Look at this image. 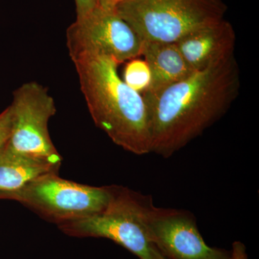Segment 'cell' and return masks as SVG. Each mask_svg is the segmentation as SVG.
<instances>
[{"label": "cell", "instance_id": "1", "mask_svg": "<svg viewBox=\"0 0 259 259\" xmlns=\"http://www.w3.org/2000/svg\"><path fill=\"white\" fill-rule=\"evenodd\" d=\"M239 88V70L233 56L193 71L156 95L144 97L151 153L171 157L226 113Z\"/></svg>", "mask_w": 259, "mask_h": 259}, {"label": "cell", "instance_id": "2", "mask_svg": "<svg viewBox=\"0 0 259 259\" xmlns=\"http://www.w3.org/2000/svg\"><path fill=\"white\" fill-rule=\"evenodd\" d=\"M80 88L94 122L125 151L151 153L149 112L142 94L121 79L118 64L106 56H73Z\"/></svg>", "mask_w": 259, "mask_h": 259}, {"label": "cell", "instance_id": "3", "mask_svg": "<svg viewBox=\"0 0 259 259\" xmlns=\"http://www.w3.org/2000/svg\"><path fill=\"white\" fill-rule=\"evenodd\" d=\"M143 42L175 44L224 19L222 0H125L115 8Z\"/></svg>", "mask_w": 259, "mask_h": 259}, {"label": "cell", "instance_id": "4", "mask_svg": "<svg viewBox=\"0 0 259 259\" xmlns=\"http://www.w3.org/2000/svg\"><path fill=\"white\" fill-rule=\"evenodd\" d=\"M145 198L125 187L112 185L111 197L104 210L59 225V229L70 236L111 240L139 259H166L145 223Z\"/></svg>", "mask_w": 259, "mask_h": 259}, {"label": "cell", "instance_id": "5", "mask_svg": "<svg viewBox=\"0 0 259 259\" xmlns=\"http://www.w3.org/2000/svg\"><path fill=\"white\" fill-rule=\"evenodd\" d=\"M110 197L111 186L81 185L53 172L32 180L5 199L18 201L59 226L102 212Z\"/></svg>", "mask_w": 259, "mask_h": 259}, {"label": "cell", "instance_id": "6", "mask_svg": "<svg viewBox=\"0 0 259 259\" xmlns=\"http://www.w3.org/2000/svg\"><path fill=\"white\" fill-rule=\"evenodd\" d=\"M10 106L11 134L5 148L61 165L62 158L49 135V122L55 115L56 107L47 89L35 81L24 83L13 93Z\"/></svg>", "mask_w": 259, "mask_h": 259}, {"label": "cell", "instance_id": "7", "mask_svg": "<svg viewBox=\"0 0 259 259\" xmlns=\"http://www.w3.org/2000/svg\"><path fill=\"white\" fill-rule=\"evenodd\" d=\"M66 45L71 58L86 53L100 54L119 64L141 56L143 41L115 9L100 5L70 25Z\"/></svg>", "mask_w": 259, "mask_h": 259}, {"label": "cell", "instance_id": "8", "mask_svg": "<svg viewBox=\"0 0 259 259\" xmlns=\"http://www.w3.org/2000/svg\"><path fill=\"white\" fill-rule=\"evenodd\" d=\"M145 223L153 242L166 259H231V251L209 246L197 228L192 213L161 208L146 196Z\"/></svg>", "mask_w": 259, "mask_h": 259}, {"label": "cell", "instance_id": "9", "mask_svg": "<svg viewBox=\"0 0 259 259\" xmlns=\"http://www.w3.org/2000/svg\"><path fill=\"white\" fill-rule=\"evenodd\" d=\"M236 33L223 19L187 34L176 44L192 71L203 70L234 56Z\"/></svg>", "mask_w": 259, "mask_h": 259}, {"label": "cell", "instance_id": "10", "mask_svg": "<svg viewBox=\"0 0 259 259\" xmlns=\"http://www.w3.org/2000/svg\"><path fill=\"white\" fill-rule=\"evenodd\" d=\"M141 55L151 71V81L142 94L144 97L156 95L193 72L175 44L143 42Z\"/></svg>", "mask_w": 259, "mask_h": 259}, {"label": "cell", "instance_id": "11", "mask_svg": "<svg viewBox=\"0 0 259 259\" xmlns=\"http://www.w3.org/2000/svg\"><path fill=\"white\" fill-rule=\"evenodd\" d=\"M60 166L45 158L12 152L4 148L0 152V199L42 175L58 173Z\"/></svg>", "mask_w": 259, "mask_h": 259}, {"label": "cell", "instance_id": "12", "mask_svg": "<svg viewBox=\"0 0 259 259\" xmlns=\"http://www.w3.org/2000/svg\"><path fill=\"white\" fill-rule=\"evenodd\" d=\"M123 81L138 93L143 94L151 81V71L144 60L132 59L126 64Z\"/></svg>", "mask_w": 259, "mask_h": 259}, {"label": "cell", "instance_id": "13", "mask_svg": "<svg viewBox=\"0 0 259 259\" xmlns=\"http://www.w3.org/2000/svg\"><path fill=\"white\" fill-rule=\"evenodd\" d=\"M12 110L8 106L0 113V152L4 149L10 139L12 129Z\"/></svg>", "mask_w": 259, "mask_h": 259}, {"label": "cell", "instance_id": "14", "mask_svg": "<svg viewBox=\"0 0 259 259\" xmlns=\"http://www.w3.org/2000/svg\"><path fill=\"white\" fill-rule=\"evenodd\" d=\"M76 18H82L100 6V0H75Z\"/></svg>", "mask_w": 259, "mask_h": 259}, {"label": "cell", "instance_id": "15", "mask_svg": "<svg viewBox=\"0 0 259 259\" xmlns=\"http://www.w3.org/2000/svg\"><path fill=\"white\" fill-rule=\"evenodd\" d=\"M231 259H248L246 248L241 241H235L232 245Z\"/></svg>", "mask_w": 259, "mask_h": 259}, {"label": "cell", "instance_id": "16", "mask_svg": "<svg viewBox=\"0 0 259 259\" xmlns=\"http://www.w3.org/2000/svg\"><path fill=\"white\" fill-rule=\"evenodd\" d=\"M125 0H100V5L107 9H115L116 7Z\"/></svg>", "mask_w": 259, "mask_h": 259}]
</instances>
